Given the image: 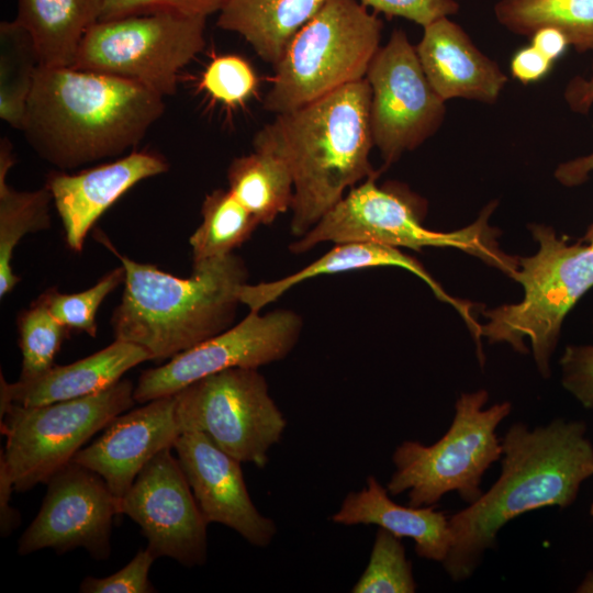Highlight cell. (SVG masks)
Masks as SVG:
<instances>
[{
	"label": "cell",
	"instance_id": "1",
	"mask_svg": "<svg viewBox=\"0 0 593 593\" xmlns=\"http://www.w3.org/2000/svg\"><path fill=\"white\" fill-rule=\"evenodd\" d=\"M502 450L494 484L449 517L452 542L443 567L455 582L474 573L508 522L542 507L571 505L593 475V446L582 422L558 418L535 428L515 423L502 438Z\"/></svg>",
	"mask_w": 593,
	"mask_h": 593
},
{
	"label": "cell",
	"instance_id": "2",
	"mask_svg": "<svg viewBox=\"0 0 593 593\" xmlns=\"http://www.w3.org/2000/svg\"><path fill=\"white\" fill-rule=\"evenodd\" d=\"M164 111V97L130 79L40 65L21 131L42 158L70 169L125 153Z\"/></svg>",
	"mask_w": 593,
	"mask_h": 593
},
{
	"label": "cell",
	"instance_id": "3",
	"mask_svg": "<svg viewBox=\"0 0 593 593\" xmlns=\"http://www.w3.org/2000/svg\"><path fill=\"white\" fill-rule=\"evenodd\" d=\"M371 89L366 78L299 109L276 114L253 147L269 149L288 164L294 186L291 232L301 237L345 195L378 177L369 155Z\"/></svg>",
	"mask_w": 593,
	"mask_h": 593
},
{
	"label": "cell",
	"instance_id": "4",
	"mask_svg": "<svg viewBox=\"0 0 593 593\" xmlns=\"http://www.w3.org/2000/svg\"><path fill=\"white\" fill-rule=\"evenodd\" d=\"M96 238L125 268L124 291L111 318L115 339L141 346L160 363L233 326L248 277L238 256L193 265L191 277L179 278L120 254L101 232Z\"/></svg>",
	"mask_w": 593,
	"mask_h": 593
},
{
	"label": "cell",
	"instance_id": "5",
	"mask_svg": "<svg viewBox=\"0 0 593 593\" xmlns=\"http://www.w3.org/2000/svg\"><path fill=\"white\" fill-rule=\"evenodd\" d=\"M529 230L538 250L517 257L512 277L522 284L523 299L484 311L480 336L522 354L528 353L524 340L529 339L537 370L547 379L564 318L593 287V249L586 242L569 243L545 224Z\"/></svg>",
	"mask_w": 593,
	"mask_h": 593
},
{
	"label": "cell",
	"instance_id": "6",
	"mask_svg": "<svg viewBox=\"0 0 593 593\" xmlns=\"http://www.w3.org/2000/svg\"><path fill=\"white\" fill-rule=\"evenodd\" d=\"M377 177L355 186L309 232L291 243L293 254L305 253L325 242H373L421 251L425 247L462 250L500 269L511 278L517 257L500 249L489 217L491 202L470 225L451 232L426 228L421 222L416 197L394 184L378 186Z\"/></svg>",
	"mask_w": 593,
	"mask_h": 593
},
{
	"label": "cell",
	"instance_id": "7",
	"mask_svg": "<svg viewBox=\"0 0 593 593\" xmlns=\"http://www.w3.org/2000/svg\"><path fill=\"white\" fill-rule=\"evenodd\" d=\"M382 26L359 0H327L273 66L265 110L290 112L366 78Z\"/></svg>",
	"mask_w": 593,
	"mask_h": 593
},
{
	"label": "cell",
	"instance_id": "8",
	"mask_svg": "<svg viewBox=\"0 0 593 593\" xmlns=\"http://www.w3.org/2000/svg\"><path fill=\"white\" fill-rule=\"evenodd\" d=\"M488 400L484 389L461 393L450 427L435 444L402 441L392 455L389 494L406 492L411 506H434L449 492L468 504L475 502L485 471L502 459L496 428L512 411L508 401L485 407Z\"/></svg>",
	"mask_w": 593,
	"mask_h": 593
},
{
	"label": "cell",
	"instance_id": "9",
	"mask_svg": "<svg viewBox=\"0 0 593 593\" xmlns=\"http://www.w3.org/2000/svg\"><path fill=\"white\" fill-rule=\"evenodd\" d=\"M134 385L123 379L88 396L42 405L13 403L0 421L5 446L0 449L15 492L47 481L82 446L135 403Z\"/></svg>",
	"mask_w": 593,
	"mask_h": 593
},
{
	"label": "cell",
	"instance_id": "10",
	"mask_svg": "<svg viewBox=\"0 0 593 593\" xmlns=\"http://www.w3.org/2000/svg\"><path fill=\"white\" fill-rule=\"evenodd\" d=\"M205 18L168 13L94 23L78 48L74 68L135 81L167 97L177 77L204 47Z\"/></svg>",
	"mask_w": 593,
	"mask_h": 593
},
{
	"label": "cell",
	"instance_id": "11",
	"mask_svg": "<svg viewBox=\"0 0 593 593\" xmlns=\"http://www.w3.org/2000/svg\"><path fill=\"white\" fill-rule=\"evenodd\" d=\"M174 395L180 433L201 432L230 456L258 468L266 466L287 426L258 369H226Z\"/></svg>",
	"mask_w": 593,
	"mask_h": 593
},
{
	"label": "cell",
	"instance_id": "12",
	"mask_svg": "<svg viewBox=\"0 0 593 593\" xmlns=\"http://www.w3.org/2000/svg\"><path fill=\"white\" fill-rule=\"evenodd\" d=\"M371 89L370 127L384 166L398 161L441 126L446 107L427 80L415 46L395 29L366 74Z\"/></svg>",
	"mask_w": 593,
	"mask_h": 593
},
{
	"label": "cell",
	"instance_id": "13",
	"mask_svg": "<svg viewBox=\"0 0 593 593\" xmlns=\"http://www.w3.org/2000/svg\"><path fill=\"white\" fill-rule=\"evenodd\" d=\"M302 327L301 316L290 310L266 314L249 311L226 331L142 372L134 387V400L144 404L174 395L190 383L226 369H258L279 361L295 347Z\"/></svg>",
	"mask_w": 593,
	"mask_h": 593
},
{
	"label": "cell",
	"instance_id": "14",
	"mask_svg": "<svg viewBox=\"0 0 593 593\" xmlns=\"http://www.w3.org/2000/svg\"><path fill=\"white\" fill-rule=\"evenodd\" d=\"M166 448L138 473L119 501V513L135 522L156 558L184 567L208 559V523L177 457Z\"/></svg>",
	"mask_w": 593,
	"mask_h": 593
},
{
	"label": "cell",
	"instance_id": "15",
	"mask_svg": "<svg viewBox=\"0 0 593 593\" xmlns=\"http://www.w3.org/2000/svg\"><path fill=\"white\" fill-rule=\"evenodd\" d=\"M46 494L35 518L18 541L26 556L51 548L63 555L83 548L96 560L111 555L113 518L119 500L94 471L74 461L47 481Z\"/></svg>",
	"mask_w": 593,
	"mask_h": 593
},
{
	"label": "cell",
	"instance_id": "16",
	"mask_svg": "<svg viewBox=\"0 0 593 593\" xmlns=\"http://www.w3.org/2000/svg\"><path fill=\"white\" fill-rule=\"evenodd\" d=\"M208 524H222L256 547L268 546L275 522L254 505L239 460L220 449L201 432H184L174 448Z\"/></svg>",
	"mask_w": 593,
	"mask_h": 593
},
{
	"label": "cell",
	"instance_id": "17",
	"mask_svg": "<svg viewBox=\"0 0 593 593\" xmlns=\"http://www.w3.org/2000/svg\"><path fill=\"white\" fill-rule=\"evenodd\" d=\"M175 405V395H169L120 414L71 461L98 473L120 501L158 452L174 448L181 434Z\"/></svg>",
	"mask_w": 593,
	"mask_h": 593
},
{
	"label": "cell",
	"instance_id": "18",
	"mask_svg": "<svg viewBox=\"0 0 593 593\" xmlns=\"http://www.w3.org/2000/svg\"><path fill=\"white\" fill-rule=\"evenodd\" d=\"M167 170L163 157L132 152L75 175L52 172L45 186L63 222L67 246L80 253L91 227L116 200L139 181Z\"/></svg>",
	"mask_w": 593,
	"mask_h": 593
},
{
	"label": "cell",
	"instance_id": "19",
	"mask_svg": "<svg viewBox=\"0 0 593 593\" xmlns=\"http://www.w3.org/2000/svg\"><path fill=\"white\" fill-rule=\"evenodd\" d=\"M415 49L427 80L445 101L461 98L491 104L507 82L499 64L448 16L424 26Z\"/></svg>",
	"mask_w": 593,
	"mask_h": 593
},
{
	"label": "cell",
	"instance_id": "20",
	"mask_svg": "<svg viewBox=\"0 0 593 593\" xmlns=\"http://www.w3.org/2000/svg\"><path fill=\"white\" fill-rule=\"evenodd\" d=\"M387 266L405 269L418 277L429 287L438 300L448 303L458 312L471 332L474 342L480 340V324L472 314L471 303L448 294L414 257L403 254L396 247L373 242L337 243L326 254L296 272L273 281L244 284L239 291V300L242 304L248 306L249 311H260L292 287L311 278Z\"/></svg>",
	"mask_w": 593,
	"mask_h": 593
},
{
	"label": "cell",
	"instance_id": "21",
	"mask_svg": "<svg viewBox=\"0 0 593 593\" xmlns=\"http://www.w3.org/2000/svg\"><path fill=\"white\" fill-rule=\"evenodd\" d=\"M149 360L133 343L115 339L105 348L65 366H53L42 376L10 383L0 376V421L13 403L33 406L99 393L135 366Z\"/></svg>",
	"mask_w": 593,
	"mask_h": 593
},
{
	"label": "cell",
	"instance_id": "22",
	"mask_svg": "<svg viewBox=\"0 0 593 593\" xmlns=\"http://www.w3.org/2000/svg\"><path fill=\"white\" fill-rule=\"evenodd\" d=\"M331 521L345 526L376 525L400 538H411L418 557L440 563L452 542L449 517L444 512L436 511L434 506L395 503L373 475L367 478V484L360 491L345 496Z\"/></svg>",
	"mask_w": 593,
	"mask_h": 593
},
{
	"label": "cell",
	"instance_id": "23",
	"mask_svg": "<svg viewBox=\"0 0 593 593\" xmlns=\"http://www.w3.org/2000/svg\"><path fill=\"white\" fill-rule=\"evenodd\" d=\"M327 0H227L217 26L243 36L256 54L275 66L295 34Z\"/></svg>",
	"mask_w": 593,
	"mask_h": 593
},
{
	"label": "cell",
	"instance_id": "24",
	"mask_svg": "<svg viewBox=\"0 0 593 593\" xmlns=\"http://www.w3.org/2000/svg\"><path fill=\"white\" fill-rule=\"evenodd\" d=\"M101 12L102 0H18L15 21L30 34L41 66L72 67Z\"/></svg>",
	"mask_w": 593,
	"mask_h": 593
},
{
	"label": "cell",
	"instance_id": "25",
	"mask_svg": "<svg viewBox=\"0 0 593 593\" xmlns=\"http://www.w3.org/2000/svg\"><path fill=\"white\" fill-rule=\"evenodd\" d=\"M13 145L0 141V295L5 296L20 281L12 267L13 251L29 233L51 227L49 203L53 195L44 186L35 191H18L7 182L14 165Z\"/></svg>",
	"mask_w": 593,
	"mask_h": 593
},
{
	"label": "cell",
	"instance_id": "26",
	"mask_svg": "<svg viewBox=\"0 0 593 593\" xmlns=\"http://www.w3.org/2000/svg\"><path fill=\"white\" fill-rule=\"evenodd\" d=\"M228 190L256 217L270 224L291 210L293 177L286 160L260 147L233 159L227 170Z\"/></svg>",
	"mask_w": 593,
	"mask_h": 593
},
{
	"label": "cell",
	"instance_id": "27",
	"mask_svg": "<svg viewBox=\"0 0 593 593\" xmlns=\"http://www.w3.org/2000/svg\"><path fill=\"white\" fill-rule=\"evenodd\" d=\"M494 15L507 31L529 38L541 27H555L578 53L593 56V0H499Z\"/></svg>",
	"mask_w": 593,
	"mask_h": 593
},
{
	"label": "cell",
	"instance_id": "28",
	"mask_svg": "<svg viewBox=\"0 0 593 593\" xmlns=\"http://www.w3.org/2000/svg\"><path fill=\"white\" fill-rule=\"evenodd\" d=\"M201 214L202 223L189 238L193 265L233 254L259 225L228 189L209 193L202 203Z\"/></svg>",
	"mask_w": 593,
	"mask_h": 593
},
{
	"label": "cell",
	"instance_id": "29",
	"mask_svg": "<svg viewBox=\"0 0 593 593\" xmlns=\"http://www.w3.org/2000/svg\"><path fill=\"white\" fill-rule=\"evenodd\" d=\"M40 59L34 43L15 20L0 24V118L21 130Z\"/></svg>",
	"mask_w": 593,
	"mask_h": 593
},
{
	"label": "cell",
	"instance_id": "30",
	"mask_svg": "<svg viewBox=\"0 0 593 593\" xmlns=\"http://www.w3.org/2000/svg\"><path fill=\"white\" fill-rule=\"evenodd\" d=\"M22 355L20 381L35 379L54 366L70 329L59 323L40 296L18 320Z\"/></svg>",
	"mask_w": 593,
	"mask_h": 593
},
{
	"label": "cell",
	"instance_id": "31",
	"mask_svg": "<svg viewBox=\"0 0 593 593\" xmlns=\"http://www.w3.org/2000/svg\"><path fill=\"white\" fill-rule=\"evenodd\" d=\"M402 538L378 528L368 566L353 593H414L416 583Z\"/></svg>",
	"mask_w": 593,
	"mask_h": 593
},
{
	"label": "cell",
	"instance_id": "32",
	"mask_svg": "<svg viewBox=\"0 0 593 593\" xmlns=\"http://www.w3.org/2000/svg\"><path fill=\"white\" fill-rule=\"evenodd\" d=\"M125 281L123 266L103 276L94 286L78 293H60L55 289L41 295L52 315L68 329L97 334L96 316L104 299Z\"/></svg>",
	"mask_w": 593,
	"mask_h": 593
},
{
	"label": "cell",
	"instance_id": "33",
	"mask_svg": "<svg viewBox=\"0 0 593 593\" xmlns=\"http://www.w3.org/2000/svg\"><path fill=\"white\" fill-rule=\"evenodd\" d=\"M258 78L243 57L222 55L212 59L202 74L200 87L214 100L227 105L242 104L255 91Z\"/></svg>",
	"mask_w": 593,
	"mask_h": 593
},
{
	"label": "cell",
	"instance_id": "34",
	"mask_svg": "<svg viewBox=\"0 0 593 593\" xmlns=\"http://www.w3.org/2000/svg\"><path fill=\"white\" fill-rule=\"evenodd\" d=\"M226 2L227 0H102L100 21L157 13L206 19L219 13Z\"/></svg>",
	"mask_w": 593,
	"mask_h": 593
},
{
	"label": "cell",
	"instance_id": "35",
	"mask_svg": "<svg viewBox=\"0 0 593 593\" xmlns=\"http://www.w3.org/2000/svg\"><path fill=\"white\" fill-rule=\"evenodd\" d=\"M155 559L148 549L138 550L133 559L105 578L87 577L79 586L81 593H152L156 592L148 579Z\"/></svg>",
	"mask_w": 593,
	"mask_h": 593
},
{
	"label": "cell",
	"instance_id": "36",
	"mask_svg": "<svg viewBox=\"0 0 593 593\" xmlns=\"http://www.w3.org/2000/svg\"><path fill=\"white\" fill-rule=\"evenodd\" d=\"M561 383L584 407L593 409V345H569L559 361Z\"/></svg>",
	"mask_w": 593,
	"mask_h": 593
},
{
	"label": "cell",
	"instance_id": "37",
	"mask_svg": "<svg viewBox=\"0 0 593 593\" xmlns=\"http://www.w3.org/2000/svg\"><path fill=\"white\" fill-rule=\"evenodd\" d=\"M374 13L388 18L399 16L412 21L422 27L445 16L457 14V0H359Z\"/></svg>",
	"mask_w": 593,
	"mask_h": 593
},
{
	"label": "cell",
	"instance_id": "38",
	"mask_svg": "<svg viewBox=\"0 0 593 593\" xmlns=\"http://www.w3.org/2000/svg\"><path fill=\"white\" fill-rule=\"evenodd\" d=\"M553 63L545 57L533 45L522 47L511 59V74L524 85L544 79L551 70Z\"/></svg>",
	"mask_w": 593,
	"mask_h": 593
},
{
	"label": "cell",
	"instance_id": "39",
	"mask_svg": "<svg viewBox=\"0 0 593 593\" xmlns=\"http://www.w3.org/2000/svg\"><path fill=\"white\" fill-rule=\"evenodd\" d=\"M13 492H15L13 479L0 454V534L2 537H9L21 523L20 512L10 505Z\"/></svg>",
	"mask_w": 593,
	"mask_h": 593
},
{
	"label": "cell",
	"instance_id": "40",
	"mask_svg": "<svg viewBox=\"0 0 593 593\" xmlns=\"http://www.w3.org/2000/svg\"><path fill=\"white\" fill-rule=\"evenodd\" d=\"M593 171V153L560 164L555 170L556 179L563 186L574 187L585 182ZM593 238V223L589 226L582 242Z\"/></svg>",
	"mask_w": 593,
	"mask_h": 593
},
{
	"label": "cell",
	"instance_id": "41",
	"mask_svg": "<svg viewBox=\"0 0 593 593\" xmlns=\"http://www.w3.org/2000/svg\"><path fill=\"white\" fill-rule=\"evenodd\" d=\"M563 97L571 111L586 114L593 105V76L572 78L564 89Z\"/></svg>",
	"mask_w": 593,
	"mask_h": 593
},
{
	"label": "cell",
	"instance_id": "42",
	"mask_svg": "<svg viewBox=\"0 0 593 593\" xmlns=\"http://www.w3.org/2000/svg\"><path fill=\"white\" fill-rule=\"evenodd\" d=\"M530 45L538 49L545 57L555 63L567 51L569 42L559 30L555 27H541L532 37Z\"/></svg>",
	"mask_w": 593,
	"mask_h": 593
},
{
	"label": "cell",
	"instance_id": "43",
	"mask_svg": "<svg viewBox=\"0 0 593 593\" xmlns=\"http://www.w3.org/2000/svg\"><path fill=\"white\" fill-rule=\"evenodd\" d=\"M579 592H593V572H589L582 584L578 588Z\"/></svg>",
	"mask_w": 593,
	"mask_h": 593
},
{
	"label": "cell",
	"instance_id": "44",
	"mask_svg": "<svg viewBox=\"0 0 593 593\" xmlns=\"http://www.w3.org/2000/svg\"><path fill=\"white\" fill-rule=\"evenodd\" d=\"M590 514H591L592 517H593V502H592V504H591Z\"/></svg>",
	"mask_w": 593,
	"mask_h": 593
},
{
	"label": "cell",
	"instance_id": "45",
	"mask_svg": "<svg viewBox=\"0 0 593 593\" xmlns=\"http://www.w3.org/2000/svg\"><path fill=\"white\" fill-rule=\"evenodd\" d=\"M589 244L591 245V247L593 249V238L589 242Z\"/></svg>",
	"mask_w": 593,
	"mask_h": 593
}]
</instances>
